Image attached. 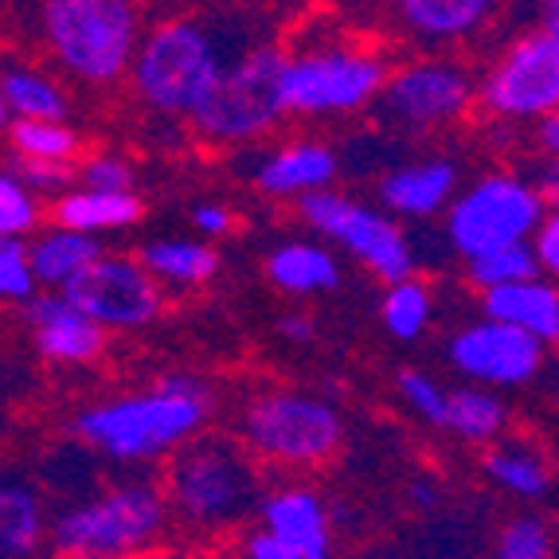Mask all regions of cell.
Listing matches in <instances>:
<instances>
[{
  "label": "cell",
  "mask_w": 559,
  "mask_h": 559,
  "mask_svg": "<svg viewBox=\"0 0 559 559\" xmlns=\"http://www.w3.org/2000/svg\"><path fill=\"white\" fill-rule=\"evenodd\" d=\"M212 415V392L192 372H168L153 388L94 403L75 415V439L114 462H157L197 439Z\"/></svg>",
  "instance_id": "1"
},
{
  "label": "cell",
  "mask_w": 559,
  "mask_h": 559,
  "mask_svg": "<svg viewBox=\"0 0 559 559\" xmlns=\"http://www.w3.org/2000/svg\"><path fill=\"white\" fill-rule=\"evenodd\" d=\"M231 59L235 56H227V47L204 20L173 16L141 32L126 75L133 83V94L153 114L188 118L204 103V94L224 75Z\"/></svg>",
  "instance_id": "2"
},
{
  "label": "cell",
  "mask_w": 559,
  "mask_h": 559,
  "mask_svg": "<svg viewBox=\"0 0 559 559\" xmlns=\"http://www.w3.org/2000/svg\"><path fill=\"white\" fill-rule=\"evenodd\" d=\"M39 28L67 75L114 86L130 71L145 24L138 0H39Z\"/></svg>",
  "instance_id": "3"
},
{
  "label": "cell",
  "mask_w": 559,
  "mask_h": 559,
  "mask_svg": "<svg viewBox=\"0 0 559 559\" xmlns=\"http://www.w3.org/2000/svg\"><path fill=\"white\" fill-rule=\"evenodd\" d=\"M168 457L173 462L160 493L168 501V513H177L192 528H231L259 501V474L239 442L197 435Z\"/></svg>",
  "instance_id": "4"
},
{
  "label": "cell",
  "mask_w": 559,
  "mask_h": 559,
  "mask_svg": "<svg viewBox=\"0 0 559 559\" xmlns=\"http://www.w3.org/2000/svg\"><path fill=\"white\" fill-rule=\"evenodd\" d=\"M168 501L157 485L126 481L83 504H71L47 524L56 556H118L138 559L165 536Z\"/></svg>",
  "instance_id": "5"
},
{
  "label": "cell",
  "mask_w": 559,
  "mask_h": 559,
  "mask_svg": "<svg viewBox=\"0 0 559 559\" xmlns=\"http://www.w3.org/2000/svg\"><path fill=\"white\" fill-rule=\"evenodd\" d=\"M282 67H286V51L274 44L239 51L204 94V103L188 114L200 138L215 145H242V141L271 133L286 118Z\"/></svg>",
  "instance_id": "6"
},
{
  "label": "cell",
  "mask_w": 559,
  "mask_h": 559,
  "mask_svg": "<svg viewBox=\"0 0 559 559\" xmlns=\"http://www.w3.org/2000/svg\"><path fill=\"white\" fill-rule=\"evenodd\" d=\"M242 450L274 466H321L341 450L345 427L329 400L309 392H262L239 415Z\"/></svg>",
  "instance_id": "7"
},
{
  "label": "cell",
  "mask_w": 559,
  "mask_h": 559,
  "mask_svg": "<svg viewBox=\"0 0 559 559\" xmlns=\"http://www.w3.org/2000/svg\"><path fill=\"white\" fill-rule=\"evenodd\" d=\"M548 215V200L516 173H489L447 204V239L462 259L528 242Z\"/></svg>",
  "instance_id": "8"
},
{
  "label": "cell",
  "mask_w": 559,
  "mask_h": 559,
  "mask_svg": "<svg viewBox=\"0 0 559 559\" xmlns=\"http://www.w3.org/2000/svg\"><path fill=\"white\" fill-rule=\"evenodd\" d=\"M388 63L360 47H309L282 67V103L286 114L336 118L376 103Z\"/></svg>",
  "instance_id": "9"
},
{
  "label": "cell",
  "mask_w": 559,
  "mask_h": 559,
  "mask_svg": "<svg viewBox=\"0 0 559 559\" xmlns=\"http://www.w3.org/2000/svg\"><path fill=\"white\" fill-rule=\"evenodd\" d=\"M301 215L313 231H321L329 242L345 247L356 262H364L368 271L380 282H403L415 278V247L411 239L400 231L395 219L380 212V207H368L353 197H341L333 188H321V192H309L298 200Z\"/></svg>",
  "instance_id": "10"
},
{
  "label": "cell",
  "mask_w": 559,
  "mask_h": 559,
  "mask_svg": "<svg viewBox=\"0 0 559 559\" xmlns=\"http://www.w3.org/2000/svg\"><path fill=\"white\" fill-rule=\"evenodd\" d=\"M481 106L504 121H540L559 106V28L536 24L504 47L481 83Z\"/></svg>",
  "instance_id": "11"
},
{
  "label": "cell",
  "mask_w": 559,
  "mask_h": 559,
  "mask_svg": "<svg viewBox=\"0 0 559 559\" xmlns=\"http://www.w3.org/2000/svg\"><path fill=\"white\" fill-rule=\"evenodd\" d=\"M477 91L466 67L450 63V59H419V63H403L400 71H388L376 103L383 118L400 121L407 130H435L450 126L474 106Z\"/></svg>",
  "instance_id": "12"
},
{
  "label": "cell",
  "mask_w": 559,
  "mask_h": 559,
  "mask_svg": "<svg viewBox=\"0 0 559 559\" xmlns=\"http://www.w3.org/2000/svg\"><path fill=\"white\" fill-rule=\"evenodd\" d=\"M447 356L457 372L466 376L469 383H477V388L513 392V388H528L532 380H540L548 345H540L536 336L521 333L513 325L481 318L450 336Z\"/></svg>",
  "instance_id": "13"
},
{
  "label": "cell",
  "mask_w": 559,
  "mask_h": 559,
  "mask_svg": "<svg viewBox=\"0 0 559 559\" xmlns=\"http://www.w3.org/2000/svg\"><path fill=\"white\" fill-rule=\"evenodd\" d=\"M63 294L106 333L110 329L150 325V321H157L160 306H165V289L150 278V271L138 259L106 251L75 282H67Z\"/></svg>",
  "instance_id": "14"
},
{
  "label": "cell",
  "mask_w": 559,
  "mask_h": 559,
  "mask_svg": "<svg viewBox=\"0 0 559 559\" xmlns=\"http://www.w3.org/2000/svg\"><path fill=\"white\" fill-rule=\"evenodd\" d=\"M24 306H28L24 318L32 329V345L47 364L79 368V364H94L106 353V329L94 325L63 289L32 294Z\"/></svg>",
  "instance_id": "15"
},
{
  "label": "cell",
  "mask_w": 559,
  "mask_h": 559,
  "mask_svg": "<svg viewBox=\"0 0 559 559\" xmlns=\"http://www.w3.org/2000/svg\"><path fill=\"white\" fill-rule=\"evenodd\" d=\"M262 528L301 559H333V516L325 497L309 485H286L262 497Z\"/></svg>",
  "instance_id": "16"
},
{
  "label": "cell",
  "mask_w": 559,
  "mask_h": 559,
  "mask_svg": "<svg viewBox=\"0 0 559 559\" xmlns=\"http://www.w3.org/2000/svg\"><path fill=\"white\" fill-rule=\"evenodd\" d=\"M336 180V153L321 141H289L259 160L254 185L274 200H301Z\"/></svg>",
  "instance_id": "17"
},
{
  "label": "cell",
  "mask_w": 559,
  "mask_h": 559,
  "mask_svg": "<svg viewBox=\"0 0 559 559\" xmlns=\"http://www.w3.org/2000/svg\"><path fill=\"white\" fill-rule=\"evenodd\" d=\"M457 192V165L447 157H427L415 165H400L380 180V200L388 212L407 215V219H427V215L447 212Z\"/></svg>",
  "instance_id": "18"
},
{
  "label": "cell",
  "mask_w": 559,
  "mask_h": 559,
  "mask_svg": "<svg viewBox=\"0 0 559 559\" xmlns=\"http://www.w3.org/2000/svg\"><path fill=\"white\" fill-rule=\"evenodd\" d=\"M403 32L423 44H457L493 20L501 0H392Z\"/></svg>",
  "instance_id": "19"
},
{
  "label": "cell",
  "mask_w": 559,
  "mask_h": 559,
  "mask_svg": "<svg viewBox=\"0 0 559 559\" xmlns=\"http://www.w3.org/2000/svg\"><path fill=\"white\" fill-rule=\"evenodd\" d=\"M485 318L513 325L521 333L536 336L540 345H556L559 336V289L548 278L509 282V286L485 289L481 294Z\"/></svg>",
  "instance_id": "20"
},
{
  "label": "cell",
  "mask_w": 559,
  "mask_h": 559,
  "mask_svg": "<svg viewBox=\"0 0 559 559\" xmlns=\"http://www.w3.org/2000/svg\"><path fill=\"white\" fill-rule=\"evenodd\" d=\"M145 212L138 192H94V188H67L63 197H56L51 219L56 227L83 235H110L133 227Z\"/></svg>",
  "instance_id": "21"
},
{
  "label": "cell",
  "mask_w": 559,
  "mask_h": 559,
  "mask_svg": "<svg viewBox=\"0 0 559 559\" xmlns=\"http://www.w3.org/2000/svg\"><path fill=\"white\" fill-rule=\"evenodd\" d=\"M266 278L289 298H313L341 286V262L321 242H278L266 259Z\"/></svg>",
  "instance_id": "22"
},
{
  "label": "cell",
  "mask_w": 559,
  "mask_h": 559,
  "mask_svg": "<svg viewBox=\"0 0 559 559\" xmlns=\"http://www.w3.org/2000/svg\"><path fill=\"white\" fill-rule=\"evenodd\" d=\"M0 98L9 106L12 121H67L71 118V103L67 91L51 75L24 67L20 59H4L0 63Z\"/></svg>",
  "instance_id": "23"
},
{
  "label": "cell",
  "mask_w": 559,
  "mask_h": 559,
  "mask_svg": "<svg viewBox=\"0 0 559 559\" xmlns=\"http://www.w3.org/2000/svg\"><path fill=\"white\" fill-rule=\"evenodd\" d=\"M98 254H103V242L94 235L67 231V227H47L28 242L32 274L44 289H63L67 282H75Z\"/></svg>",
  "instance_id": "24"
},
{
  "label": "cell",
  "mask_w": 559,
  "mask_h": 559,
  "mask_svg": "<svg viewBox=\"0 0 559 559\" xmlns=\"http://www.w3.org/2000/svg\"><path fill=\"white\" fill-rule=\"evenodd\" d=\"M138 262L160 289H197L219 271V254L204 239H153L141 247Z\"/></svg>",
  "instance_id": "25"
},
{
  "label": "cell",
  "mask_w": 559,
  "mask_h": 559,
  "mask_svg": "<svg viewBox=\"0 0 559 559\" xmlns=\"http://www.w3.org/2000/svg\"><path fill=\"white\" fill-rule=\"evenodd\" d=\"M47 540L44 497L28 481H0V559H32Z\"/></svg>",
  "instance_id": "26"
},
{
  "label": "cell",
  "mask_w": 559,
  "mask_h": 559,
  "mask_svg": "<svg viewBox=\"0 0 559 559\" xmlns=\"http://www.w3.org/2000/svg\"><path fill=\"white\" fill-rule=\"evenodd\" d=\"M504 427H509V407H504V400L497 392L477 388V383L447 392L442 430L457 435L462 442H493Z\"/></svg>",
  "instance_id": "27"
},
{
  "label": "cell",
  "mask_w": 559,
  "mask_h": 559,
  "mask_svg": "<svg viewBox=\"0 0 559 559\" xmlns=\"http://www.w3.org/2000/svg\"><path fill=\"white\" fill-rule=\"evenodd\" d=\"M485 474L501 485L504 493L524 497V501H544L551 489V469L540 454L524 442H497L485 454Z\"/></svg>",
  "instance_id": "28"
},
{
  "label": "cell",
  "mask_w": 559,
  "mask_h": 559,
  "mask_svg": "<svg viewBox=\"0 0 559 559\" xmlns=\"http://www.w3.org/2000/svg\"><path fill=\"white\" fill-rule=\"evenodd\" d=\"M435 318V298L419 278L392 282L380 301V321L395 341H419Z\"/></svg>",
  "instance_id": "29"
},
{
  "label": "cell",
  "mask_w": 559,
  "mask_h": 559,
  "mask_svg": "<svg viewBox=\"0 0 559 559\" xmlns=\"http://www.w3.org/2000/svg\"><path fill=\"white\" fill-rule=\"evenodd\" d=\"M9 145L16 157L75 160L83 150V138L67 121H9Z\"/></svg>",
  "instance_id": "30"
},
{
  "label": "cell",
  "mask_w": 559,
  "mask_h": 559,
  "mask_svg": "<svg viewBox=\"0 0 559 559\" xmlns=\"http://www.w3.org/2000/svg\"><path fill=\"white\" fill-rule=\"evenodd\" d=\"M466 278L469 286H477L485 294V289L509 286V282L540 278V262H536L528 242H513V247H497V251L466 259Z\"/></svg>",
  "instance_id": "31"
},
{
  "label": "cell",
  "mask_w": 559,
  "mask_h": 559,
  "mask_svg": "<svg viewBox=\"0 0 559 559\" xmlns=\"http://www.w3.org/2000/svg\"><path fill=\"white\" fill-rule=\"evenodd\" d=\"M493 559H551V528L544 516L521 513L497 532Z\"/></svg>",
  "instance_id": "32"
},
{
  "label": "cell",
  "mask_w": 559,
  "mask_h": 559,
  "mask_svg": "<svg viewBox=\"0 0 559 559\" xmlns=\"http://www.w3.org/2000/svg\"><path fill=\"white\" fill-rule=\"evenodd\" d=\"M44 219L39 212V197H32L28 188L20 185V177L12 168H0V235L24 239L32 235Z\"/></svg>",
  "instance_id": "33"
},
{
  "label": "cell",
  "mask_w": 559,
  "mask_h": 559,
  "mask_svg": "<svg viewBox=\"0 0 559 559\" xmlns=\"http://www.w3.org/2000/svg\"><path fill=\"white\" fill-rule=\"evenodd\" d=\"M133 180H138L133 160L114 150H98L83 165H75V185L94 188V192H133Z\"/></svg>",
  "instance_id": "34"
},
{
  "label": "cell",
  "mask_w": 559,
  "mask_h": 559,
  "mask_svg": "<svg viewBox=\"0 0 559 559\" xmlns=\"http://www.w3.org/2000/svg\"><path fill=\"white\" fill-rule=\"evenodd\" d=\"M32 294H39V286L28 262V242L0 235V301H28Z\"/></svg>",
  "instance_id": "35"
},
{
  "label": "cell",
  "mask_w": 559,
  "mask_h": 559,
  "mask_svg": "<svg viewBox=\"0 0 559 559\" xmlns=\"http://www.w3.org/2000/svg\"><path fill=\"white\" fill-rule=\"evenodd\" d=\"M12 173L20 177V185L28 188L32 197H63L67 188L75 185V160H32L16 157Z\"/></svg>",
  "instance_id": "36"
},
{
  "label": "cell",
  "mask_w": 559,
  "mask_h": 559,
  "mask_svg": "<svg viewBox=\"0 0 559 559\" xmlns=\"http://www.w3.org/2000/svg\"><path fill=\"white\" fill-rule=\"evenodd\" d=\"M400 395L419 419H427L430 427H442V415H447V388H442L435 376L415 372V368H403L400 372Z\"/></svg>",
  "instance_id": "37"
},
{
  "label": "cell",
  "mask_w": 559,
  "mask_h": 559,
  "mask_svg": "<svg viewBox=\"0 0 559 559\" xmlns=\"http://www.w3.org/2000/svg\"><path fill=\"white\" fill-rule=\"evenodd\" d=\"M532 254H536V262H540V271L544 274H556L559 271V215H544L540 227L532 231L528 239Z\"/></svg>",
  "instance_id": "38"
},
{
  "label": "cell",
  "mask_w": 559,
  "mask_h": 559,
  "mask_svg": "<svg viewBox=\"0 0 559 559\" xmlns=\"http://www.w3.org/2000/svg\"><path fill=\"white\" fill-rule=\"evenodd\" d=\"M242 559H301V556L289 548V544H282L274 532L254 528L251 536L242 540Z\"/></svg>",
  "instance_id": "39"
},
{
  "label": "cell",
  "mask_w": 559,
  "mask_h": 559,
  "mask_svg": "<svg viewBox=\"0 0 559 559\" xmlns=\"http://www.w3.org/2000/svg\"><path fill=\"white\" fill-rule=\"evenodd\" d=\"M192 224H197V231L204 235V239H224L235 227V215H231V207H224V204H197L192 207Z\"/></svg>",
  "instance_id": "40"
},
{
  "label": "cell",
  "mask_w": 559,
  "mask_h": 559,
  "mask_svg": "<svg viewBox=\"0 0 559 559\" xmlns=\"http://www.w3.org/2000/svg\"><path fill=\"white\" fill-rule=\"evenodd\" d=\"M278 333L294 345H313V336H318V325L313 318H301V313H289V318L278 321Z\"/></svg>",
  "instance_id": "41"
},
{
  "label": "cell",
  "mask_w": 559,
  "mask_h": 559,
  "mask_svg": "<svg viewBox=\"0 0 559 559\" xmlns=\"http://www.w3.org/2000/svg\"><path fill=\"white\" fill-rule=\"evenodd\" d=\"M536 130H540V141H544V157L556 160V153H559V118H556V114H544Z\"/></svg>",
  "instance_id": "42"
},
{
  "label": "cell",
  "mask_w": 559,
  "mask_h": 559,
  "mask_svg": "<svg viewBox=\"0 0 559 559\" xmlns=\"http://www.w3.org/2000/svg\"><path fill=\"white\" fill-rule=\"evenodd\" d=\"M407 493H411V501L419 504V509H435V504H439V489H435L430 481H423V477H419V481H411Z\"/></svg>",
  "instance_id": "43"
},
{
  "label": "cell",
  "mask_w": 559,
  "mask_h": 559,
  "mask_svg": "<svg viewBox=\"0 0 559 559\" xmlns=\"http://www.w3.org/2000/svg\"><path fill=\"white\" fill-rule=\"evenodd\" d=\"M9 106H4V98H0V133H9Z\"/></svg>",
  "instance_id": "44"
},
{
  "label": "cell",
  "mask_w": 559,
  "mask_h": 559,
  "mask_svg": "<svg viewBox=\"0 0 559 559\" xmlns=\"http://www.w3.org/2000/svg\"><path fill=\"white\" fill-rule=\"evenodd\" d=\"M59 559H118V556H59Z\"/></svg>",
  "instance_id": "45"
}]
</instances>
